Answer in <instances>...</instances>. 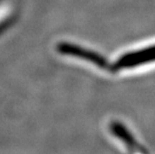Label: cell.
<instances>
[{
    "mask_svg": "<svg viewBox=\"0 0 155 154\" xmlns=\"http://www.w3.org/2000/svg\"><path fill=\"white\" fill-rule=\"evenodd\" d=\"M110 131L114 136H116L118 139L121 140L124 144H126L128 147H136V141L133 139L131 133L128 131L123 124L120 122H113L110 124Z\"/></svg>",
    "mask_w": 155,
    "mask_h": 154,
    "instance_id": "3",
    "label": "cell"
},
{
    "mask_svg": "<svg viewBox=\"0 0 155 154\" xmlns=\"http://www.w3.org/2000/svg\"><path fill=\"white\" fill-rule=\"evenodd\" d=\"M155 62V44L122 54L110 69L118 71Z\"/></svg>",
    "mask_w": 155,
    "mask_h": 154,
    "instance_id": "1",
    "label": "cell"
},
{
    "mask_svg": "<svg viewBox=\"0 0 155 154\" xmlns=\"http://www.w3.org/2000/svg\"><path fill=\"white\" fill-rule=\"evenodd\" d=\"M56 50L60 54L77 57L88 61L101 69H110V65L108 64V61L102 55L90 50V49L84 48L73 43H69V42H59L56 45Z\"/></svg>",
    "mask_w": 155,
    "mask_h": 154,
    "instance_id": "2",
    "label": "cell"
}]
</instances>
